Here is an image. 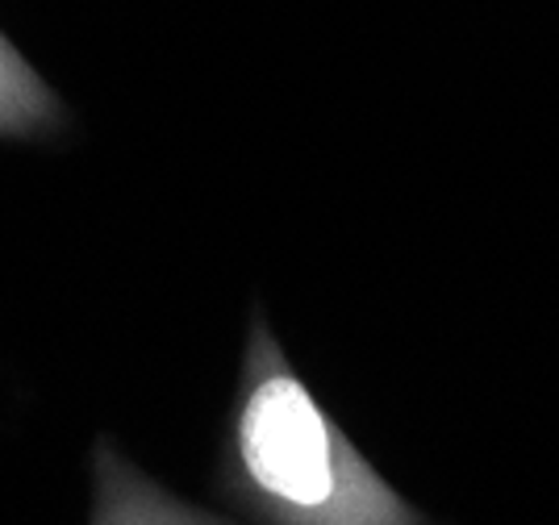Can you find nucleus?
<instances>
[{
    "label": "nucleus",
    "instance_id": "nucleus-1",
    "mask_svg": "<svg viewBox=\"0 0 559 525\" xmlns=\"http://www.w3.org/2000/svg\"><path fill=\"white\" fill-rule=\"evenodd\" d=\"M217 488L259 525H430L305 389L263 309L247 325Z\"/></svg>",
    "mask_w": 559,
    "mask_h": 525
},
{
    "label": "nucleus",
    "instance_id": "nucleus-2",
    "mask_svg": "<svg viewBox=\"0 0 559 525\" xmlns=\"http://www.w3.org/2000/svg\"><path fill=\"white\" fill-rule=\"evenodd\" d=\"M88 525H234L222 513L180 501L142 476L109 438L93 446V513Z\"/></svg>",
    "mask_w": 559,
    "mask_h": 525
},
{
    "label": "nucleus",
    "instance_id": "nucleus-3",
    "mask_svg": "<svg viewBox=\"0 0 559 525\" xmlns=\"http://www.w3.org/2000/svg\"><path fill=\"white\" fill-rule=\"evenodd\" d=\"M71 126L63 96L34 71V63L0 29V138L47 142Z\"/></svg>",
    "mask_w": 559,
    "mask_h": 525
}]
</instances>
